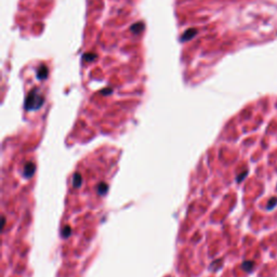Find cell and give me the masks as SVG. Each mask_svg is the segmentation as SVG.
<instances>
[{
	"instance_id": "cell-1",
	"label": "cell",
	"mask_w": 277,
	"mask_h": 277,
	"mask_svg": "<svg viewBox=\"0 0 277 277\" xmlns=\"http://www.w3.org/2000/svg\"><path fill=\"white\" fill-rule=\"evenodd\" d=\"M44 104V97L40 94L38 89H34L28 93L27 99L25 101V108L27 110H38Z\"/></svg>"
},
{
	"instance_id": "cell-2",
	"label": "cell",
	"mask_w": 277,
	"mask_h": 277,
	"mask_svg": "<svg viewBox=\"0 0 277 277\" xmlns=\"http://www.w3.org/2000/svg\"><path fill=\"white\" fill-rule=\"evenodd\" d=\"M197 34V30L194 29V28H192V29H187L185 33L183 34V36H182V40L183 41H187V40H190L192 38H194L195 37V35Z\"/></svg>"
},
{
	"instance_id": "cell-3",
	"label": "cell",
	"mask_w": 277,
	"mask_h": 277,
	"mask_svg": "<svg viewBox=\"0 0 277 277\" xmlns=\"http://www.w3.org/2000/svg\"><path fill=\"white\" fill-rule=\"evenodd\" d=\"M47 76H48L47 66L41 65L40 68L38 69V72H37V77H38V79H44V78H47Z\"/></svg>"
},
{
	"instance_id": "cell-4",
	"label": "cell",
	"mask_w": 277,
	"mask_h": 277,
	"mask_svg": "<svg viewBox=\"0 0 277 277\" xmlns=\"http://www.w3.org/2000/svg\"><path fill=\"white\" fill-rule=\"evenodd\" d=\"M144 28L143 24L142 23H137V24H133L132 26H131V31L134 34H137L140 33V31H142Z\"/></svg>"
},
{
	"instance_id": "cell-5",
	"label": "cell",
	"mask_w": 277,
	"mask_h": 277,
	"mask_svg": "<svg viewBox=\"0 0 277 277\" xmlns=\"http://www.w3.org/2000/svg\"><path fill=\"white\" fill-rule=\"evenodd\" d=\"M26 171H28V172L25 174L26 177H30V175H33L34 171H35V167H34V165L30 164V162H29V164H27L26 167H25V172H26Z\"/></svg>"
},
{
	"instance_id": "cell-6",
	"label": "cell",
	"mask_w": 277,
	"mask_h": 277,
	"mask_svg": "<svg viewBox=\"0 0 277 277\" xmlns=\"http://www.w3.org/2000/svg\"><path fill=\"white\" fill-rule=\"evenodd\" d=\"M254 264L252 261H248V262H244V264H243V267H244L245 271H247V272H251V270L253 268Z\"/></svg>"
},
{
	"instance_id": "cell-7",
	"label": "cell",
	"mask_w": 277,
	"mask_h": 277,
	"mask_svg": "<svg viewBox=\"0 0 277 277\" xmlns=\"http://www.w3.org/2000/svg\"><path fill=\"white\" fill-rule=\"evenodd\" d=\"M277 204V197H273V198H271L270 201H268V205H267V209L268 210H271V209H273L275 206H276Z\"/></svg>"
},
{
	"instance_id": "cell-8",
	"label": "cell",
	"mask_w": 277,
	"mask_h": 277,
	"mask_svg": "<svg viewBox=\"0 0 277 277\" xmlns=\"http://www.w3.org/2000/svg\"><path fill=\"white\" fill-rule=\"evenodd\" d=\"M94 59H97V54H94V53H88L84 55V60L86 61V62H91V61H93Z\"/></svg>"
},
{
	"instance_id": "cell-9",
	"label": "cell",
	"mask_w": 277,
	"mask_h": 277,
	"mask_svg": "<svg viewBox=\"0 0 277 277\" xmlns=\"http://www.w3.org/2000/svg\"><path fill=\"white\" fill-rule=\"evenodd\" d=\"M80 182H81V178L80 175H75V178H74V185L75 186H78V185H80Z\"/></svg>"
},
{
	"instance_id": "cell-10",
	"label": "cell",
	"mask_w": 277,
	"mask_h": 277,
	"mask_svg": "<svg viewBox=\"0 0 277 277\" xmlns=\"http://www.w3.org/2000/svg\"><path fill=\"white\" fill-rule=\"evenodd\" d=\"M246 174H247V172H244V173L241 174V175H239V177H238L239 179H237V181H239V182H240V181L243 180V179H244V177L246 175Z\"/></svg>"
}]
</instances>
